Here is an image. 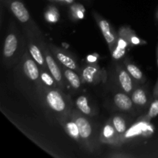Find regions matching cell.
I'll return each mask as SVG.
<instances>
[{
    "instance_id": "cell-17",
    "label": "cell",
    "mask_w": 158,
    "mask_h": 158,
    "mask_svg": "<svg viewBox=\"0 0 158 158\" xmlns=\"http://www.w3.org/2000/svg\"><path fill=\"white\" fill-rule=\"evenodd\" d=\"M97 73V69L94 66H87L83 71V77L87 83H93Z\"/></svg>"
},
{
    "instance_id": "cell-25",
    "label": "cell",
    "mask_w": 158,
    "mask_h": 158,
    "mask_svg": "<svg viewBox=\"0 0 158 158\" xmlns=\"http://www.w3.org/2000/svg\"><path fill=\"white\" fill-rule=\"evenodd\" d=\"M64 1L66 2L67 3H69V4H70V3L73 2V0H64Z\"/></svg>"
},
{
    "instance_id": "cell-20",
    "label": "cell",
    "mask_w": 158,
    "mask_h": 158,
    "mask_svg": "<svg viewBox=\"0 0 158 158\" xmlns=\"http://www.w3.org/2000/svg\"><path fill=\"white\" fill-rule=\"evenodd\" d=\"M115 128L114 126H111L110 124H106L103 127V136L106 140H110L115 135Z\"/></svg>"
},
{
    "instance_id": "cell-16",
    "label": "cell",
    "mask_w": 158,
    "mask_h": 158,
    "mask_svg": "<svg viewBox=\"0 0 158 158\" xmlns=\"http://www.w3.org/2000/svg\"><path fill=\"white\" fill-rule=\"evenodd\" d=\"M127 43L124 40H120L117 43V46L113 52V57L116 60H119L125 54V49H126Z\"/></svg>"
},
{
    "instance_id": "cell-27",
    "label": "cell",
    "mask_w": 158,
    "mask_h": 158,
    "mask_svg": "<svg viewBox=\"0 0 158 158\" xmlns=\"http://www.w3.org/2000/svg\"><path fill=\"white\" fill-rule=\"evenodd\" d=\"M157 64H158V59H157Z\"/></svg>"
},
{
    "instance_id": "cell-24",
    "label": "cell",
    "mask_w": 158,
    "mask_h": 158,
    "mask_svg": "<svg viewBox=\"0 0 158 158\" xmlns=\"http://www.w3.org/2000/svg\"><path fill=\"white\" fill-rule=\"evenodd\" d=\"M131 42H132L134 44H137V43H140V42H139L138 39L136 38V37H133V38L131 39Z\"/></svg>"
},
{
    "instance_id": "cell-13",
    "label": "cell",
    "mask_w": 158,
    "mask_h": 158,
    "mask_svg": "<svg viewBox=\"0 0 158 158\" xmlns=\"http://www.w3.org/2000/svg\"><path fill=\"white\" fill-rule=\"evenodd\" d=\"M76 104L78 109L81 111L83 114H86V115H89L91 114V107L89 105V102H88L87 98L85 96H80L78 97V99L76 101Z\"/></svg>"
},
{
    "instance_id": "cell-8",
    "label": "cell",
    "mask_w": 158,
    "mask_h": 158,
    "mask_svg": "<svg viewBox=\"0 0 158 158\" xmlns=\"http://www.w3.org/2000/svg\"><path fill=\"white\" fill-rule=\"evenodd\" d=\"M99 26H100L101 32L103 33V37L107 42L108 44L110 46H112L114 43H115V36L111 32L110 26L109 23L106 20L104 19H100L99 21Z\"/></svg>"
},
{
    "instance_id": "cell-26",
    "label": "cell",
    "mask_w": 158,
    "mask_h": 158,
    "mask_svg": "<svg viewBox=\"0 0 158 158\" xmlns=\"http://www.w3.org/2000/svg\"><path fill=\"white\" fill-rule=\"evenodd\" d=\"M78 15L80 18H83V14H82V12H78Z\"/></svg>"
},
{
    "instance_id": "cell-12",
    "label": "cell",
    "mask_w": 158,
    "mask_h": 158,
    "mask_svg": "<svg viewBox=\"0 0 158 158\" xmlns=\"http://www.w3.org/2000/svg\"><path fill=\"white\" fill-rule=\"evenodd\" d=\"M133 102L134 104L138 105V106H143L148 102L147 95L143 89H137L133 93L132 97H131Z\"/></svg>"
},
{
    "instance_id": "cell-6",
    "label": "cell",
    "mask_w": 158,
    "mask_h": 158,
    "mask_svg": "<svg viewBox=\"0 0 158 158\" xmlns=\"http://www.w3.org/2000/svg\"><path fill=\"white\" fill-rule=\"evenodd\" d=\"M25 73L28 77L32 80H38L40 77V72L36 64L32 60H26L23 64Z\"/></svg>"
},
{
    "instance_id": "cell-2",
    "label": "cell",
    "mask_w": 158,
    "mask_h": 158,
    "mask_svg": "<svg viewBox=\"0 0 158 158\" xmlns=\"http://www.w3.org/2000/svg\"><path fill=\"white\" fill-rule=\"evenodd\" d=\"M10 8L12 13L15 15V16L16 17L19 21H20L21 23H26L27 21H29V12L25 7L24 5L23 4V2H21L20 1H17V0L12 2Z\"/></svg>"
},
{
    "instance_id": "cell-15",
    "label": "cell",
    "mask_w": 158,
    "mask_h": 158,
    "mask_svg": "<svg viewBox=\"0 0 158 158\" xmlns=\"http://www.w3.org/2000/svg\"><path fill=\"white\" fill-rule=\"evenodd\" d=\"M113 126L115 128L116 131L120 134H124L126 131V122L124 119L120 116H116L113 118Z\"/></svg>"
},
{
    "instance_id": "cell-11",
    "label": "cell",
    "mask_w": 158,
    "mask_h": 158,
    "mask_svg": "<svg viewBox=\"0 0 158 158\" xmlns=\"http://www.w3.org/2000/svg\"><path fill=\"white\" fill-rule=\"evenodd\" d=\"M64 75L66 77V80H68L71 86L74 89H78L80 86V79L79 76L73 71V69H71L67 68L64 70Z\"/></svg>"
},
{
    "instance_id": "cell-23",
    "label": "cell",
    "mask_w": 158,
    "mask_h": 158,
    "mask_svg": "<svg viewBox=\"0 0 158 158\" xmlns=\"http://www.w3.org/2000/svg\"><path fill=\"white\" fill-rule=\"evenodd\" d=\"M140 132V127L139 126L134 127L131 128L129 131V132L127 134V137H132V136H134L135 134H139Z\"/></svg>"
},
{
    "instance_id": "cell-1",
    "label": "cell",
    "mask_w": 158,
    "mask_h": 158,
    "mask_svg": "<svg viewBox=\"0 0 158 158\" xmlns=\"http://www.w3.org/2000/svg\"><path fill=\"white\" fill-rule=\"evenodd\" d=\"M48 105L52 110L57 113L63 112L66 109V102L61 94L56 90H50L46 96Z\"/></svg>"
},
{
    "instance_id": "cell-10",
    "label": "cell",
    "mask_w": 158,
    "mask_h": 158,
    "mask_svg": "<svg viewBox=\"0 0 158 158\" xmlns=\"http://www.w3.org/2000/svg\"><path fill=\"white\" fill-rule=\"evenodd\" d=\"M55 55L56 56L57 60H58L62 64L64 65L66 67L71 69H76L77 68L75 61H74L71 57H69V56L66 55L64 52L56 50L55 51Z\"/></svg>"
},
{
    "instance_id": "cell-5",
    "label": "cell",
    "mask_w": 158,
    "mask_h": 158,
    "mask_svg": "<svg viewBox=\"0 0 158 158\" xmlns=\"http://www.w3.org/2000/svg\"><path fill=\"white\" fill-rule=\"evenodd\" d=\"M114 103L115 105L122 110H129L133 106L132 99L130 98L127 95L122 93H118L114 96Z\"/></svg>"
},
{
    "instance_id": "cell-9",
    "label": "cell",
    "mask_w": 158,
    "mask_h": 158,
    "mask_svg": "<svg viewBox=\"0 0 158 158\" xmlns=\"http://www.w3.org/2000/svg\"><path fill=\"white\" fill-rule=\"evenodd\" d=\"M118 77L122 89L127 93L131 92L133 89V83L129 73L125 70H121L119 73Z\"/></svg>"
},
{
    "instance_id": "cell-19",
    "label": "cell",
    "mask_w": 158,
    "mask_h": 158,
    "mask_svg": "<svg viewBox=\"0 0 158 158\" xmlns=\"http://www.w3.org/2000/svg\"><path fill=\"white\" fill-rule=\"evenodd\" d=\"M127 71L130 73V74L136 80H140L143 78V73H142L141 70L135 65L128 64L127 66Z\"/></svg>"
},
{
    "instance_id": "cell-14",
    "label": "cell",
    "mask_w": 158,
    "mask_h": 158,
    "mask_svg": "<svg viewBox=\"0 0 158 158\" xmlns=\"http://www.w3.org/2000/svg\"><path fill=\"white\" fill-rule=\"evenodd\" d=\"M29 52H30L31 55H32L34 60H35L39 65H40V66H44V62L46 60H44V58H43V54H42L41 51L40 50V49L33 44L29 45Z\"/></svg>"
},
{
    "instance_id": "cell-22",
    "label": "cell",
    "mask_w": 158,
    "mask_h": 158,
    "mask_svg": "<svg viewBox=\"0 0 158 158\" xmlns=\"http://www.w3.org/2000/svg\"><path fill=\"white\" fill-rule=\"evenodd\" d=\"M40 77H41V80L43 83H45L46 85L49 86H54V80H53V77H51L50 75H49L46 73L43 72L40 75Z\"/></svg>"
},
{
    "instance_id": "cell-18",
    "label": "cell",
    "mask_w": 158,
    "mask_h": 158,
    "mask_svg": "<svg viewBox=\"0 0 158 158\" xmlns=\"http://www.w3.org/2000/svg\"><path fill=\"white\" fill-rule=\"evenodd\" d=\"M66 131H67L68 134L71 136L72 137L75 139H78L80 136V132H79L78 127H77V123L74 122H69V123H66Z\"/></svg>"
},
{
    "instance_id": "cell-4",
    "label": "cell",
    "mask_w": 158,
    "mask_h": 158,
    "mask_svg": "<svg viewBox=\"0 0 158 158\" xmlns=\"http://www.w3.org/2000/svg\"><path fill=\"white\" fill-rule=\"evenodd\" d=\"M18 46V40L14 34H9L5 40L3 53L5 57H11L15 53Z\"/></svg>"
},
{
    "instance_id": "cell-21",
    "label": "cell",
    "mask_w": 158,
    "mask_h": 158,
    "mask_svg": "<svg viewBox=\"0 0 158 158\" xmlns=\"http://www.w3.org/2000/svg\"><path fill=\"white\" fill-rule=\"evenodd\" d=\"M157 115H158V100H156L151 103V106H150L149 112H148V117H149L150 118H153V117H157Z\"/></svg>"
},
{
    "instance_id": "cell-7",
    "label": "cell",
    "mask_w": 158,
    "mask_h": 158,
    "mask_svg": "<svg viewBox=\"0 0 158 158\" xmlns=\"http://www.w3.org/2000/svg\"><path fill=\"white\" fill-rule=\"evenodd\" d=\"M46 64H47L48 68H49V71H50L51 74L53 77L54 80L56 81L60 82L62 81V73L60 72V69L59 68L58 65L56 64V63L55 62V60H53L52 56L49 54H46Z\"/></svg>"
},
{
    "instance_id": "cell-3",
    "label": "cell",
    "mask_w": 158,
    "mask_h": 158,
    "mask_svg": "<svg viewBox=\"0 0 158 158\" xmlns=\"http://www.w3.org/2000/svg\"><path fill=\"white\" fill-rule=\"evenodd\" d=\"M75 123L78 127L80 136L83 139H87L92 134V127L89 122L83 117H78L75 119Z\"/></svg>"
}]
</instances>
